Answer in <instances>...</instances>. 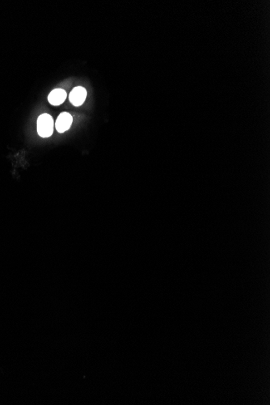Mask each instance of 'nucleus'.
I'll return each instance as SVG.
<instances>
[{
  "instance_id": "f257e3e1",
  "label": "nucleus",
  "mask_w": 270,
  "mask_h": 405,
  "mask_svg": "<svg viewBox=\"0 0 270 405\" xmlns=\"http://www.w3.org/2000/svg\"><path fill=\"white\" fill-rule=\"evenodd\" d=\"M54 121L50 114H43L37 120V132L42 138H48L53 135Z\"/></svg>"
},
{
  "instance_id": "f03ea898",
  "label": "nucleus",
  "mask_w": 270,
  "mask_h": 405,
  "mask_svg": "<svg viewBox=\"0 0 270 405\" xmlns=\"http://www.w3.org/2000/svg\"><path fill=\"white\" fill-rule=\"evenodd\" d=\"M72 116L69 113L63 112L59 114L58 116L57 121L55 123V128L58 130V132L64 133L66 130H68L72 124Z\"/></svg>"
},
{
  "instance_id": "7ed1b4c3",
  "label": "nucleus",
  "mask_w": 270,
  "mask_h": 405,
  "mask_svg": "<svg viewBox=\"0 0 270 405\" xmlns=\"http://www.w3.org/2000/svg\"><path fill=\"white\" fill-rule=\"evenodd\" d=\"M87 91L85 89L81 86L75 87L73 89L70 95V101L71 104L75 106H80L83 105L84 100L86 99Z\"/></svg>"
},
{
  "instance_id": "20e7f679",
  "label": "nucleus",
  "mask_w": 270,
  "mask_h": 405,
  "mask_svg": "<svg viewBox=\"0 0 270 405\" xmlns=\"http://www.w3.org/2000/svg\"><path fill=\"white\" fill-rule=\"evenodd\" d=\"M66 92L62 89H55L54 91L50 92L48 96V100L50 104L55 106H58L62 104L66 100Z\"/></svg>"
}]
</instances>
